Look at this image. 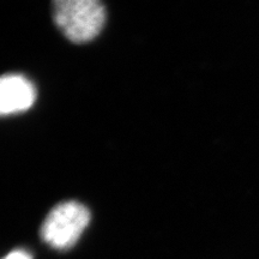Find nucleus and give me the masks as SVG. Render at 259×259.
<instances>
[{
  "mask_svg": "<svg viewBox=\"0 0 259 259\" xmlns=\"http://www.w3.org/2000/svg\"><path fill=\"white\" fill-rule=\"evenodd\" d=\"M3 259H32L30 253H28L27 251L23 250H16L12 251L11 253H9L6 257H4Z\"/></svg>",
  "mask_w": 259,
  "mask_h": 259,
  "instance_id": "nucleus-4",
  "label": "nucleus"
},
{
  "mask_svg": "<svg viewBox=\"0 0 259 259\" xmlns=\"http://www.w3.org/2000/svg\"><path fill=\"white\" fill-rule=\"evenodd\" d=\"M36 90L30 80L19 74L0 77V115L16 114L34 105Z\"/></svg>",
  "mask_w": 259,
  "mask_h": 259,
  "instance_id": "nucleus-3",
  "label": "nucleus"
},
{
  "mask_svg": "<svg viewBox=\"0 0 259 259\" xmlns=\"http://www.w3.org/2000/svg\"><path fill=\"white\" fill-rule=\"evenodd\" d=\"M90 221L89 210L78 202H64L51 210L41 226L42 240L56 250H69Z\"/></svg>",
  "mask_w": 259,
  "mask_h": 259,
  "instance_id": "nucleus-2",
  "label": "nucleus"
},
{
  "mask_svg": "<svg viewBox=\"0 0 259 259\" xmlns=\"http://www.w3.org/2000/svg\"><path fill=\"white\" fill-rule=\"evenodd\" d=\"M52 16L65 37L84 44L101 32L106 8L102 0H52Z\"/></svg>",
  "mask_w": 259,
  "mask_h": 259,
  "instance_id": "nucleus-1",
  "label": "nucleus"
}]
</instances>
